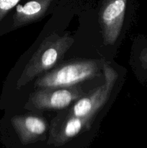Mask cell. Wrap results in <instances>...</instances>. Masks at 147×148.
<instances>
[{"instance_id":"obj_1","label":"cell","mask_w":147,"mask_h":148,"mask_svg":"<svg viewBox=\"0 0 147 148\" xmlns=\"http://www.w3.org/2000/svg\"><path fill=\"white\" fill-rule=\"evenodd\" d=\"M74 42V39L69 35L61 36L54 33L46 37L24 67L17 81V88H22L35 77L53 67Z\"/></svg>"},{"instance_id":"obj_2","label":"cell","mask_w":147,"mask_h":148,"mask_svg":"<svg viewBox=\"0 0 147 148\" xmlns=\"http://www.w3.org/2000/svg\"><path fill=\"white\" fill-rule=\"evenodd\" d=\"M99 70V62L80 60L65 64L38 78L35 86L41 88H69L94 77Z\"/></svg>"},{"instance_id":"obj_3","label":"cell","mask_w":147,"mask_h":148,"mask_svg":"<svg viewBox=\"0 0 147 148\" xmlns=\"http://www.w3.org/2000/svg\"><path fill=\"white\" fill-rule=\"evenodd\" d=\"M105 82L97 88L92 93L80 98L69 111V114L78 117H94L109 98L110 94L115 83L118 74L108 64L103 66Z\"/></svg>"},{"instance_id":"obj_4","label":"cell","mask_w":147,"mask_h":148,"mask_svg":"<svg viewBox=\"0 0 147 148\" xmlns=\"http://www.w3.org/2000/svg\"><path fill=\"white\" fill-rule=\"evenodd\" d=\"M84 94L78 88H43L32 93L29 103L35 108L40 110L62 109L73 101L79 99Z\"/></svg>"},{"instance_id":"obj_5","label":"cell","mask_w":147,"mask_h":148,"mask_svg":"<svg viewBox=\"0 0 147 148\" xmlns=\"http://www.w3.org/2000/svg\"><path fill=\"white\" fill-rule=\"evenodd\" d=\"M126 1L127 0H105L99 14L105 44H112L118 39L123 24Z\"/></svg>"},{"instance_id":"obj_6","label":"cell","mask_w":147,"mask_h":148,"mask_svg":"<svg viewBox=\"0 0 147 148\" xmlns=\"http://www.w3.org/2000/svg\"><path fill=\"white\" fill-rule=\"evenodd\" d=\"M94 117H78L69 114L62 121L57 120L50 132L51 143L61 145L76 137L85 129L89 128Z\"/></svg>"},{"instance_id":"obj_7","label":"cell","mask_w":147,"mask_h":148,"mask_svg":"<svg viewBox=\"0 0 147 148\" xmlns=\"http://www.w3.org/2000/svg\"><path fill=\"white\" fill-rule=\"evenodd\" d=\"M12 124L24 144L38 140L47 130L46 121L35 116H17L12 119Z\"/></svg>"},{"instance_id":"obj_8","label":"cell","mask_w":147,"mask_h":148,"mask_svg":"<svg viewBox=\"0 0 147 148\" xmlns=\"http://www.w3.org/2000/svg\"><path fill=\"white\" fill-rule=\"evenodd\" d=\"M52 0H31L23 6L18 5L14 17L16 27L37 20L45 14Z\"/></svg>"},{"instance_id":"obj_9","label":"cell","mask_w":147,"mask_h":148,"mask_svg":"<svg viewBox=\"0 0 147 148\" xmlns=\"http://www.w3.org/2000/svg\"><path fill=\"white\" fill-rule=\"evenodd\" d=\"M20 0H0V20L12 9Z\"/></svg>"},{"instance_id":"obj_10","label":"cell","mask_w":147,"mask_h":148,"mask_svg":"<svg viewBox=\"0 0 147 148\" xmlns=\"http://www.w3.org/2000/svg\"><path fill=\"white\" fill-rule=\"evenodd\" d=\"M141 58H143V60H144V62H145V63L147 64V51H146V54H144V56H142Z\"/></svg>"}]
</instances>
